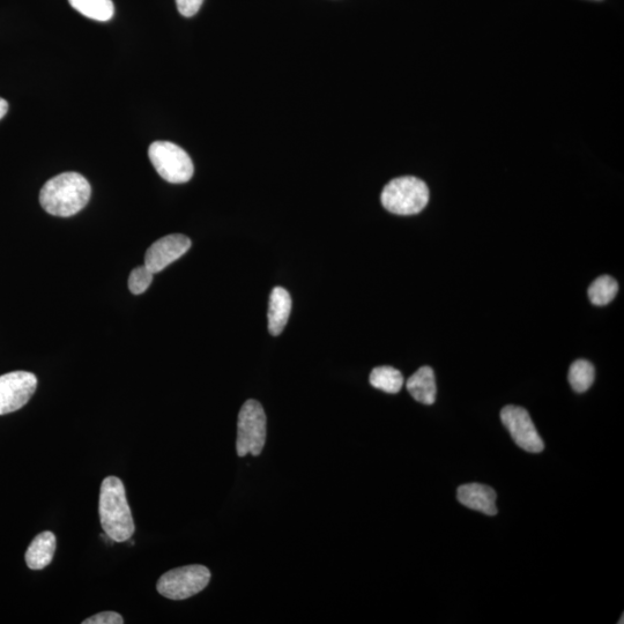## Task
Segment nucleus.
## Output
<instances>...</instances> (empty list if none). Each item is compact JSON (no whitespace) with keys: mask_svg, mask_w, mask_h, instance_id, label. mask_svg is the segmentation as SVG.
I'll return each instance as SVG.
<instances>
[{"mask_svg":"<svg viewBox=\"0 0 624 624\" xmlns=\"http://www.w3.org/2000/svg\"><path fill=\"white\" fill-rule=\"evenodd\" d=\"M92 188L83 175L63 173L51 178L40 192L43 210L55 217L69 218L88 204Z\"/></svg>","mask_w":624,"mask_h":624,"instance_id":"nucleus-1","label":"nucleus"},{"mask_svg":"<svg viewBox=\"0 0 624 624\" xmlns=\"http://www.w3.org/2000/svg\"><path fill=\"white\" fill-rule=\"evenodd\" d=\"M99 514L102 529L110 540L125 542L135 534V522L121 479L108 477L103 480Z\"/></svg>","mask_w":624,"mask_h":624,"instance_id":"nucleus-2","label":"nucleus"},{"mask_svg":"<svg viewBox=\"0 0 624 624\" xmlns=\"http://www.w3.org/2000/svg\"><path fill=\"white\" fill-rule=\"evenodd\" d=\"M386 211L397 215L420 213L429 202L427 184L419 178L405 176L386 184L381 196Z\"/></svg>","mask_w":624,"mask_h":624,"instance_id":"nucleus-3","label":"nucleus"},{"mask_svg":"<svg viewBox=\"0 0 624 624\" xmlns=\"http://www.w3.org/2000/svg\"><path fill=\"white\" fill-rule=\"evenodd\" d=\"M266 414L259 401L250 399L242 406L237 421L236 451L239 457L259 456L266 442Z\"/></svg>","mask_w":624,"mask_h":624,"instance_id":"nucleus-4","label":"nucleus"},{"mask_svg":"<svg viewBox=\"0 0 624 624\" xmlns=\"http://www.w3.org/2000/svg\"><path fill=\"white\" fill-rule=\"evenodd\" d=\"M148 156L156 172L169 183H187L195 173L189 154L170 141H155Z\"/></svg>","mask_w":624,"mask_h":624,"instance_id":"nucleus-5","label":"nucleus"},{"mask_svg":"<svg viewBox=\"0 0 624 624\" xmlns=\"http://www.w3.org/2000/svg\"><path fill=\"white\" fill-rule=\"evenodd\" d=\"M211 581V571L204 566H187L166 572L156 589L170 600H185L206 589Z\"/></svg>","mask_w":624,"mask_h":624,"instance_id":"nucleus-6","label":"nucleus"},{"mask_svg":"<svg viewBox=\"0 0 624 624\" xmlns=\"http://www.w3.org/2000/svg\"><path fill=\"white\" fill-rule=\"evenodd\" d=\"M37 378L28 371H13L0 376V415L19 411L33 397Z\"/></svg>","mask_w":624,"mask_h":624,"instance_id":"nucleus-7","label":"nucleus"},{"mask_svg":"<svg viewBox=\"0 0 624 624\" xmlns=\"http://www.w3.org/2000/svg\"><path fill=\"white\" fill-rule=\"evenodd\" d=\"M501 420L519 448L531 453H539L545 449V443L525 408L505 406L501 412Z\"/></svg>","mask_w":624,"mask_h":624,"instance_id":"nucleus-8","label":"nucleus"},{"mask_svg":"<svg viewBox=\"0 0 624 624\" xmlns=\"http://www.w3.org/2000/svg\"><path fill=\"white\" fill-rule=\"evenodd\" d=\"M190 248L191 240L188 236L173 234L162 237L148 248L145 266L154 274L159 273L187 254Z\"/></svg>","mask_w":624,"mask_h":624,"instance_id":"nucleus-9","label":"nucleus"},{"mask_svg":"<svg viewBox=\"0 0 624 624\" xmlns=\"http://www.w3.org/2000/svg\"><path fill=\"white\" fill-rule=\"evenodd\" d=\"M458 501L468 509L480 511L488 516L497 514L496 493L493 488L480 484L460 486L457 492Z\"/></svg>","mask_w":624,"mask_h":624,"instance_id":"nucleus-10","label":"nucleus"},{"mask_svg":"<svg viewBox=\"0 0 624 624\" xmlns=\"http://www.w3.org/2000/svg\"><path fill=\"white\" fill-rule=\"evenodd\" d=\"M57 541L55 534L49 531L37 536L26 552V563L29 569L42 570L54 560Z\"/></svg>","mask_w":624,"mask_h":624,"instance_id":"nucleus-11","label":"nucleus"},{"mask_svg":"<svg viewBox=\"0 0 624 624\" xmlns=\"http://www.w3.org/2000/svg\"><path fill=\"white\" fill-rule=\"evenodd\" d=\"M292 311V297L282 287L273 289L269 303V331L272 336H279L285 330Z\"/></svg>","mask_w":624,"mask_h":624,"instance_id":"nucleus-12","label":"nucleus"},{"mask_svg":"<svg viewBox=\"0 0 624 624\" xmlns=\"http://www.w3.org/2000/svg\"><path fill=\"white\" fill-rule=\"evenodd\" d=\"M406 388L411 396L423 405H433L436 400V380L434 370L422 367L408 378Z\"/></svg>","mask_w":624,"mask_h":624,"instance_id":"nucleus-13","label":"nucleus"},{"mask_svg":"<svg viewBox=\"0 0 624 624\" xmlns=\"http://www.w3.org/2000/svg\"><path fill=\"white\" fill-rule=\"evenodd\" d=\"M69 3L74 10L95 21L107 22L115 14L113 0H69Z\"/></svg>","mask_w":624,"mask_h":624,"instance_id":"nucleus-14","label":"nucleus"},{"mask_svg":"<svg viewBox=\"0 0 624 624\" xmlns=\"http://www.w3.org/2000/svg\"><path fill=\"white\" fill-rule=\"evenodd\" d=\"M369 381L375 389L391 393V395L398 393L404 385L403 374L396 368L388 366L377 367L371 371Z\"/></svg>","mask_w":624,"mask_h":624,"instance_id":"nucleus-15","label":"nucleus"},{"mask_svg":"<svg viewBox=\"0 0 624 624\" xmlns=\"http://www.w3.org/2000/svg\"><path fill=\"white\" fill-rule=\"evenodd\" d=\"M618 292L619 285L614 278L601 276L592 282L589 288V297L596 306H606L615 299Z\"/></svg>","mask_w":624,"mask_h":624,"instance_id":"nucleus-16","label":"nucleus"},{"mask_svg":"<svg viewBox=\"0 0 624 624\" xmlns=\"http://www.w3.org/2000/svg\"><path fill=\"white\" fill-rule=\"evenodd\" d=\"M594 367L586 360H577L571 364L569 370V383L571 388L578 393L588 391L594 382Z\"/></svg>","mask_w":624,"mask_h":624,"instance_id":"nucleus-17","label":"nucleus"},{"mask_svg":"<svg viewBox=\"0 0 624 624\" xmlns=\"http://www.w3.org/2000/svg\"><path fill=\"white\" fill-rule=\"evenodd\" d=\"M154 273L148 267L139 266L133 270L129 277V289L132 294H144L151 286Z\"/></svg>","mask_w":624,"mask_h":624,"instance_id":"nucleus-18","label":"nucleus"},{"mask_svg":"<svg viewBox=\"0 0 624 624\" xmlns=\"http://www.w3.org/2000/svg\"><path fill=\"white\" fill-rule=\"evenodd\" d=\"M124 619L116 612H103L83 621V624H123Z\"/></svg>","mask_w":624,"mask_h":624,"instance_id":"nucleus-19","label":"nucleus"},{"mask_svg":"<svg viewBox=\"0 0 624 624\" xmlns=\"http://www.w3.org/2000/svg\"><path fill=\"white\" fill-rule=\"evenodd\" d=\"M204 0H176L178 12L185 18L196 16Z\"/></svg>","mask_w":624,"mask_h":624,"instance_id":"nucleus-20","label":"nucleus"},{"mask_svg":"<svg viewBox=\"0 0 624 624\" xmlns=\"http://www.w3.org/2000/svg\"><path fill=\"white\" fill-rule=\"evenodd\" d=\"M9 111V103L6 100L0 98V120H3L5 115Z\"/></svg>","mask_w":624,"mask_h":624,"instance_id":"nucleus-21","label":"nucleus"}]
</instances>
